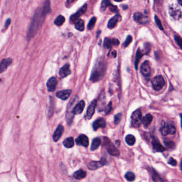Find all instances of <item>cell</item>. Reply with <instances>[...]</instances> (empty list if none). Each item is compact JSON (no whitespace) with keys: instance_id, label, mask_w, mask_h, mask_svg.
Here are the masks:
<instances>
[{"instance_id":"1","label":"cell","mask_w":182,"mask_h":182,"mask_svg":"<svg viewBox=\"0 0 182 182\" xmlns=\"http://www.w3.org/2000/svg\"><path fill=\"white\" fill-rule=\"evenodd\" d=\"M46 16L42 12V9L37 8L34 13L32 22L30 25L27 35V40L29 41L37 34L43 23Z\"/></svg>"},{"instance_id":"2","label":"cell","mask_w":182,"mask_h":182,"mask_svg":"<svg viewBox=\"0 0 182 182\" xmlns=\"http://www.w3.org/2000/svg\"><path fill=\"white\" fill-rule=\"evenodd\" d=\"M106 62L104 58L97 59L90 76V80L93 82L100 80L104 77L106 70Z\"/></svg>"},{"instance_id":"3","label":"cell","mask_w":182,"mask_h":182,"mask_svg":"<svg viewBox=\"0 0 182 182\" xmlns=\"http://www.w3.org/2000/svg\"><path fill=\"white\" fill-rule=\"evenodd\" d=\"M103 145L106 148L108 153H109L110 155L114 157H118L120 155V153L119 150L107 137H104Z\"/></svg>"},{"instance_id":"4","label":"cell","mask_w":182,"mask_h":182,"mask_svg":"<svg viewBox=\"0 0 182 182\" xmlns=\"http://www.w3.org/2000/svg\"><path fill=\"white\" fill-rule=\"evenodd\" d=\"M142 114L140 109L134 111L131 116V126L134 128H139L142 124Z\"/></svg>"},{"instance_id":"5","label":"cell","mask_w":182,"mask_h":182,"mask_svg":"<svg viewBox=\"0 0 182 182\" xmlns=\"http://www.w3.org/2000/svg\"><path fill=\"white\" fill-rule=\"evenodd\" d=\"M151 83L153 89L156 91L160 90L165 85V81L161 75H158L153 78Z\"/></svg>"},{"instance_id":"6","label":"cell","mask_w":182,"mask_h":182,"mask_svg":"<svg viewBox=\"0 0 182 182\" xmlns=\"http://www.w3.org/2000/svg\"><path fill=\"white\" fill-rule=\"evenodd\" d=\"M169 13L174 19H179L182 16V12L178 5L175 4L170 5L169 7Z\"/></svg>"},{"instance_id":"7","label":"cell","mask_w":182,"mask_h":182,"mask_svg":"<svg viewBox=\"0 0 182 182\" xmlns=\"http://www.w3.org/2000/svg\"><path fill=\"white\" fill-rule=\"evenodd\" d=\"M75 98L72 99V100L70 101V103L68 105L67 110L66 112V121L67 124L69 125H70V124H72L73 118L74 116V114L73 113V108H74L73 105L76 101L75 100Z\"/></svg>"},{"instance_id":"8","label":"cell","mask_w":182,"mask_h":182,"mask_svg":"<svg viewBox=\"0 0 182 182\" xmlns=\"http://www.w3.org/2000/svg\"><path fill=\"white\" fill-rule=\"evenodd\" d=\"M106 164H107V161H106V158L104 157H102L101 160L100 161L90 162L88 165V168L90 170H96L98 168L102 167L103 166H104Z\"/></svg>"},{"instance_id":"9","label":"cell","mask_w":182,"mask_h":182,"mask_svg":"<svg viewBox=\"0 0 182 182\" xmlns=\"http://www.w3.org/2000/svg\"><path fill=\"white\" fill-rule=\"evenodd\" d=\"M87 4H85L82 7H81L77 12L74 15H72L70 17V22L71 23H75L79 19V18L82 16L87 10Z\"/></svg>"},{"instance_id":"10","label":"cell","mask_w":182,"mask_h":182,"mask_svg":"<svg viewBox=\"0 0 182 182\" xmlns=\"http://www.w3.org/2000/svg\"><path fill=\"white\" fill-rule=\"evenodd\" d=\"M97 100H92L90 105L89 106V107H88L87 114L85 117V119L89 120V119H91V118L95 113V109L97 106Z\"/></svg>"},{"instance_id":"11","label":"cell","mask_w":182,"mask_h":182,"mask_svg":"<svg viewBox=\"0 0 182 182\" xmlns=\"http://www.w3.org/2000/svg\"><path fill=\"white\" fill-rule=\"evenodd\" d=\"M134 19L141 24H145L146 23H148L149 21L148 17L141 12H137L134 14Z\"/></svg>"},{"instance_id":"12","label":"cell","mask_w":182,"mask_h":182,"mask_svg":"<svg viewBox=\"0 0 182 182\" xmlns=\"http://www.w3.org/2000/svg\"><path fill=\"white\" fill-rule=\"evenodd\" d=\"M75 142L78 145L82 146L87 148L89 145V139L85 135L81 134L76 139Z\"/></svg>"},{"instance_id":"13","label":"cell","mask_w":182,"mask_h":182,"mask_svg":"<svg viewBox=\"0 0 182 182\" xmlns=\"http://www.w3.org/2000/svg\"><path fill=\"white\" fill-rule=\"evenodd\" d=\"M120 42L117 39H110V38H105L104 41L103 42V46L106 49H109L112 48L113 46H118Z\"/></svg>"},{"instance_id":"14","label":"cell","mask_w":182,"mask_h":182,"mask_svg":"<svg viewBox=\"0 0 182 182\" xmlns=\"http://www.w3.org/2000/svg\"><path fill=\"white\" fill-rule=\"evenodd\" d=\"M141 72L145 77H148L151 75L150 66L148 61H145L141 66Z\"/></svg>"},{"instance_id":"15","label":"cell","mask_w":182,"mask_h":182,"mask_svg":"<svg viewBox=\"0 0 182 182\" xmlns=\"http://www.w3.org/2000/svg\"><path fill=\"white\" fill-rule=\"evenodd\" d=\"M152 146L153 150L155 151V152H163L166 150V148L161 144L159 141H158V139L154 137H153L152 139Z\"/></svg>"},{"instance_id":"16","label":"cell","mask_w":182,"mask_h":182,"mask_svg":"<svg viewBox=\"0 0 182 182\" xmlns=\"http://www.w3.org/2000/svg\"><path fill=\"white\" fill-rule=\"evenodd\" d=\"M121 20V16L119 14L115 15L114 17H112L109 20L107 24V27L109 29H113L116 26L118 22Z\"/></svg>"},{"instance_id":"17","label":"cell","mask_w":182,"mask_h":182,"mask_svg":"<svg viewBox=\"0 0 182 182\" xmlns=\"http://www.w3.org/2000/svg\"><path fill=\"white\" fill-rule=\"evenodd\" d=\"M71 71L70 70V65L68 63L66 64L65 65L61 67L59 71V74L61 78H64L70 75Z\"/></svg>"},{"instance_id":"18","label":"cell","mask_w":182,"mask_h":182,"mask_svg":"<svg viewBox=\"0 0 182 182\" xmlns=\"http://www.w3.org/2000/svg\"><path fill=\"white\" fill-rule=\"evenodd\" d=\"M71 93H72V90L67 89V90H61L57 91L56 95L57 97L60 98L61 100H66L70 96Z\"/></svg>"},{"instance_id":"19","label":"cell","mask_w":182,"mask_h":182,"mask_svg":"<svg viewBox=\"0 0 182 182\" xmlns=\"http://www.w3.org/2000/svg\"><path fill=\"white\" fill-rule=\"evenodd\" d=\"M106 122L105 120L102 118H100L96 120L92 124V127L95 131H97L98 129L102 128H104L106 127Z\"/></svg>"},{"instance_id":"20","label":"cell","mask_w":182,"mask_h":182,"mask_svg":"<svg viewBox=\"0 0 182 182\" xmlns=\"http://www.w3.org/2000/svg\"><path fill=\"white\" fill-rule=\"evenodd\" d=\"M64 127L62 125L59 124L57 128H56L55 131L54 132L52 136V139L54 142H57L58 141L59 139H61V137L64 133Z\"/></svg>"},{"instance_id":"21","label":"cell","mask_w":182,"mask_h":182,"mask_svg":"<svg viewBox=\"0 0 182 182\" xmlns=\"http://www.w3.org/2000/svg\"><path fill=\"white\" fill-rule=\"evenodd\" d=\"M85 107V102L84 100H81L76 104L73 108V113L74 115L80 114L82 113L83 109Z\"/></svg>"},{"instance_id":"22","label":"cell","mask_w":182,"mask_h":182,"mask_svg":"<svg viewBox=\"0 0 182 182\" xmlns=\"http://www.w3.org/2000/svg\"><path fill=\"white\" fill-rule=\"evenodd\" d=\"M57 81L55 77H51L49 79L46 83V87L49 91L53 92L56 89Z\"/></svg>"},{"instance_id":"23","label":"cell","mask_w":182,"mask_h":182,"mask_svg":"<svg viewBox=\"0 0 182 182\" xmlns=\"http://www.w3.org/2000/svg\"><path fill=\"white\" fill-rule=\"evenodd\" d=\"M12 62V59L10 58H7L4 59L1 62L0 64V72L2 73L6 70L7 69V67L11 64Z\"/></svg>"},{"instance_id":"24","label":"cell","mask_w":182,"mask_h":182,"mask_svg":"<svg viewBox=\"0 0 182 182\" xmlns=\"http://www.w3.org/2000/svg\"><path fill=\"white\" fill-rule=\"evenodd\" d=\"M51 6L50 2L49 0H46L44 2L43 7L42 9V12L44 16L46 17L47 15L51 12Z\"/></svg>"},{"instance_id":"25","label":"cell","mask_w":182,"mask_h":182,"mask_svg":"<svg viewBox=\"0 0 182 182\" xmlns=\"http://www.w3.org/2000/svg\"><path fill=\"white\" fill-rule=\"evenodd\" d=\"M98 109H99V111H102L104 110V109L105 104V96L104 92H102L100 95L99 100H98Z\"/></svg>"},{"instance_id":"26","label":"cell","mask_w":182,"mask_h":182,"mask_svg":"<svg viewBox=\"0 0 182 182\" xmlns=\"http://www.w3.org/2000/svg\"><path fill=\"white\" fill-rule=\"evenodd\" d=\"M152 120H153V117L151 114L149 113L146 114L142 119V124H143L144 127L145 128L148 127L151 124Z\"/></svg>"},{"instance_id":"27","label":"cell","mask_w":182,"mask_h":182,"mask_svg":"<svg viewBox=\"0 0 182 182\" xmlns=\"http://www.w3.org/2000/svg\"><path fill=\"white\" fill-rule=\"evenodd\" d=\"M144 54H145L143 51H142L139 48L138 49L137 51L136 52V58H135V63H134L136 70L138 69V66H139V61Z\"/></svg>"},{"instance_id":"28","label":"cell","mask_w":182,"mask_h":182,"mask_svg":"<svg viewBox=\"0 0 182 182\" xmlns=\"http://www.w3.org/2000/svg\"><path fill=\"white\" fill-rule=\"evenodd\" d=\"M87 175V172L82 169H80L76 172H75L73 174V177L76 180H81L84 178Z\"/></svg>"},{"instance_id":"29","label":"cell","mask_w":182,"mask_h":182,"mask_svg":"<svg viewBox=\"0 0 182 182\" xmlns=\"http://www.w3.org/2000/svg\"><path fill=\"white\" fill-rule=\"evenodd\" d=\"M63 145L66 148H73L74 145V139L73 137H70L66 139L63 141Z\"/></svg>"},{"instance_id":"30","label":"cell","mask_w":182,"mask_h":182,"mask_svg":"<svg viewBox=\"0 0 182 182\" xmlns=\"http://www.w3.org/2000/svg\"><path fill=\"white\" fill-rule=\"evenodd\" d=\"M100 144H101V140L100 138L96 137V138L94 139L93 141H92L91 145V147H90L91 150H96L99 148Z\"/></svg>"},{"instance_id":"31","label":"cell","mask_w":182,"mask_h":182,"mask_svg":"<svg viewBox=\"0 0 182 182\" xmlns=\"http://www.w3.org/2000/svg\"><path fill=\"white\" fill-rule=\"evenodd\" d=\"M160 131L163 136H166V135H167L168 134H169L167 122H163L162 126L160 129Z\"/></svg>"},{"instance_id":"32","label":"cell","mask_w":182,"mask_h":182,"mask_svg":"<svg viewBox=\"0 0 182 182\" xmlns=\"http://www.w3.org/2000/svg\"><path fill=\"white\" fill-rule=\"evenodd\" d=\"M75 28L80 32H82L84 31L85 25H84V22L82 20L79 19L77 22H75Z\"/></svg>"},{"instance_id":"33","label":"cell","mask_w":182,"mask_h":182,"mask_svg":"<svg viewBox=\"0 0 182 182\" xmlns=\"http://www.w3.org/2000/svg\"><path fill=\"white\" fill-rule=\"evenodd\" d=\"M125 141L127 144L130 146L134 145L135 142H136V139L135 137L132 135H128L125 138Z\"/></svg>"},{"instance_id":"34","label":"cell","mask_w":182,"mask_h":182,"mask_svg":"<svg viewBox=\"0 0 182 182\" xmlns=\"http://www.w3.org/2000/svg\"><path fill=\"white\" fill-rule=\"evenodd\" d=\"M65 22V18L62 15H59L54 21V24L57 26H61Z\"/></svg>"},{"instance_id":"35","label":"cell","mask_w":182,"mask_h":182,"mask_svg":"<svg viewBox=\"0 0 182 182\" xmlns=\"http://www.w3.org/2000/svg\"><path fill=\"white\" fill-rule=\"evenodd\" d=\"M152 180L154 182H161V181H163L162 178H161L160 176L153 168L152 169Z\"/></svg>"},{"instance_id":"36","label":"cell","mask_w":182,"mask_h":182,"mask_svg":"<svg viewBox=\"0 0 182 182\" xmlns=\"http://www.w3.org/2000/svg\"><path fill=\"white\" fill-rule=\"evenodd\" d=\"M168 126V130H169V134L170 135H174L176 133V128H175V124L174 122H167Z\"/></svg>"},{"instance_id":"37","label":"cell","mask_w":182,"mask_h":182,"mask_svg":"<svg viewBox=\"0 0 182 182\" xmlns=\"http://www.w3.org/2000/svg\"><path fill=\"white\" fill-rule=\"evenodd\" d=\"M112 3L110 2V0H103L101 3L100 9L102 11H104L107 7H109V5Z\"/></svg>"},{"instance_id":"38","label":"cell","mask_w":182,"mask_h":182,"mask_svg":"<svg viewBox=\"0 0 182 182\" xmlns=\"http://www.w3.org/2000/svg\"><path fill=\"white\" fill-rule=\"evenodd\" d=\"M124 177L126 178V179L129 182H133L135 179V175L133 172H127Z\"/></svg>"},{"instance_id":"39","label":"cell","mask_w":182,"mask_h":182,"mask_svg":"<svg viewBox=\"0 0 182 182\" xmlns=\"http://www.w3.org/2000/svg\"><path fill=\"white\" fill-rule=\"evenodd\" d=\"M96 20H97V19H96V17H92L91 18V19L90 20L88 24V29H89V30H92V29H93V28H94V26H95Z\"/></svg>"},{"instance_id":"40","label":"cell","mask_w":182,"mask_h":182,"mask_svg":"<svg viewBox=\"0 0 182 182\" xmlns=\"http://www.w3.org/2000/svg\"><path fill=\"white\" fill-rule=\"evenodd\" d=\"M164 144L166 147H167L169 148H174L175 147V144L174 142L170 140H168L167 139H165L163 141Z\"/></svg>"},{"instance_id":"41","label":"cell","mask_w":182,"mask_h":182,"mask_svg":"<svg viewBox=\"0 0 182 182\" xmlns=\"http://www.w3.org/2000/svg\"><path fill=\"white\" fill-rule=\"evenodd\" d=\"M122 115L121 113H118L115 115L114 117V124H118L121 120Z\"/></svg>"},{"instance_id":"42","label":"cell","mask_w":182,"mask_h":182,"mask_svg":"<svg viewBox=\"0 0 182 182\" xmlns=\"http://www.w3.org/2000/svg\"><path fill=\"white\" fill-rule=\"evenodd\" d=\"M132 40H133L132 37H131L130 35H128V36L127 37L126 41H125L124 42V46L126 48V47H127V46H128L130 44V43L131 41H132Z\"/></svg>"},{"instance_id":"43","label":"cell","mask_w":182,"mask_h":182,"mask_svg":"<svg viewBox=\"0 0 182 182\" xmlns=\"http://www.w3.org/2000/svg\"><path fill=\"white\" fill-rule=\"evenodd\" d=\"M175 40L178 46H180L181 49H182V39L181 37L178 36H175Z\"/></svg>"},{"instance_id":"44","label":"cell","mask_w":182,"mask_h":182,"mask_svg":"<svg viewBox=\"0 0 182 182\" xmlns=\"http://www.w3.org/2000/svg\"><path fill=\"white\" fill-rule=\"evenodd\" d=\"M112 102H109V104L107 105V107H106V109H105V113L106 115L109 114L110 112L112 111Z\"/></svg>"},{"instance_id":"45","label":"cell","mask_w":182,"mask_h":182,"mask_svg":"<svg viewBox=\"0 0 182 182\" xmlns=\"http://www.w3.org/2000/svg\"><path fill=\"white\" fill-rule=\"evenodd\" d=\"M154 19H155V23H156V24L157 25L158 27L161 30H163V25L161 22L160 20L158 18V17L157 16H154Z\"/></svg>"},{"instance_id":"46","label":"cell","mask_w":182,"mask_h":182,"mask_svg":"<svg viewBox=\"0 0 182 182\" xmlns=\"http://www.w3.org/2000/svg\"><path fill=\"white\" fill-rule=\"evenodd\" d=\"M168 163L169 165H170L173 166H176V165H177V161H176V160L175 159H174V158H172V157H170L169 158Z\"/></svg>"},{"instance_id":"47","label":"cell","mask_w":182,"mask_h":182,"mask_svg":"<svg viewBox=\"0 0 182 182\" xmlns=\"http://www.w3.org/2000/svg\"><path fill=\"white\" fill-rule=\"evenodd\" d=\"M109 8L110 11L112 12H118V11L117 6L113 5L112 4L109 5Z\"/></svg>"},{"instance_id":"48","label":"cell","mask_w":182,"mask_h":182,"mask_svg":"<svg viewBox=\"0 0 182 182\" xmlns=\"http://www.w3.org/2000/svg\"><path fill=\"white\" fill-rule=\"evenodd\" d=\"M116 56H117V52H116V51H115V50L110 51L108 54V57H109L115 58Z\"/></svg>"},{"instance_id":"49","label":"cell","mask_w":182,"mask_h":182,"mask_svg":"<svg viewBox=\"0 0 182 182\" xmlns=\"http://www.w3.org/2000/svg\"><path fill=\"white\" fill-rule=\"evenodd\" d=\"M10 24H11V19H10V18H8V19L6 20L5 25H4V27H5V28H7L9 27Z\"/></svg>"},{"instance_id":"50","label":"cell","mask_w":182,"mask_h":182,"mask_svg":"<svg viewBox=\"0 0 182 182\" xmlns=\"http://www.w3.org/2000/svg\"><path fill=\"white\" fill-rule=\"evenodd\" d=\"M76 1H77V0H67V1H66V5L69 7L70 5L72 4L73 3L75 2Z\"/></svg>"},{"instance_id":"51","label":"cell","mask_w":182,"mask_h":182,"mask_svg":"<svg viewBox=\"0 0 182 182\" xmlns=\"http://www.w3.org/2000/svg\"><path fill=\"white\" fill-rule=\"evenodd\" d=\"M180 117H181V128L182 129V114L181 113L180 114Z\"/></svg>"},{"instance_id":"52","label":"cell","mask_w":182,"mask_h":182,"mask_svg":"<svg viewBox=\"0 0 182 182\" xmlns=\"http://www.w3.org/2000/svg\"><path fill=\"white\" fill-rule=\"evenodd\" d=\"M180 168H181V171L182 172V160H181V163H180Z\"/></svg>"},{"instance_id":"53","label":"cell","mask_w":182,"mask_h":182,"mask_svg":"<svg viewBox=\"0 0 182 182\" xmlns=\"http://www.w3.org/2000/svg\"><path fill=\"white\" fill-rule=\"evenodd\" d=\"M178 3L182 5V0H178Z\"/></svg>"},{"instance_id":"54","label":"cell","mask_w":182,"mask_h":182,"mask_svg":"<svg viewBox=\"0 0 182 182\" xmlns=\"http://www.w3.org/2000/svg\"><path fill=\"white\" fill-rule=\"evenodd\" d=\"M114 1H116V2H121L122 0H114Z\"/></svg>"}]
</instances>
